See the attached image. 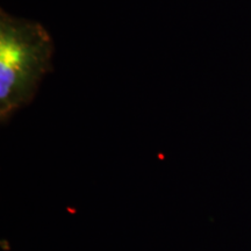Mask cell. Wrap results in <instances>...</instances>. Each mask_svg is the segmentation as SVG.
<instances>
[{
  "instance_id": "1",
  "label": "cell",
  "mask_w": 251,
  "mask_h": 251,
  "mask_svg": "<svg viewBox=\"0 0 251 251\" xmlns=\"http://www.w3.org/2000/svg\"><path fill=\"white\" fill-rule=\"evenodd\" d=\"M54 41L37 21L0 11V119L4 124L34 99L52 71Z\"/></svg>"
}]
</instances>
